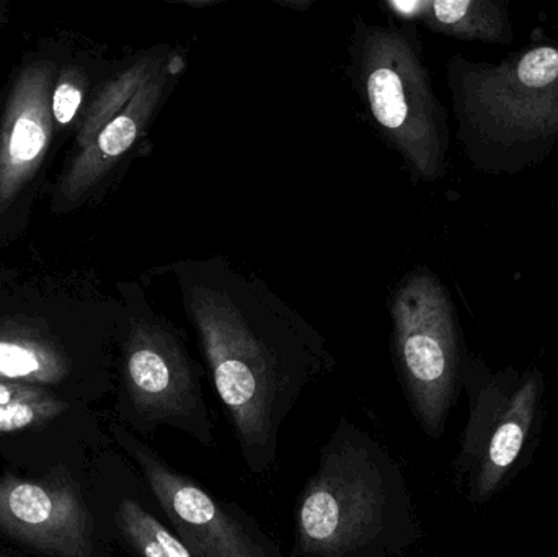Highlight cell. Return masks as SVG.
I'll return each mask as SVG.
<instances>
[{
  "mask_svg": "<svg viewBox=\"0 0 558 557\" xmlns=\"http://www.w3.org/2000/svg\"><path fill=\"white\" fill-rule=\"evenodd\" d=\"M159 270L175 280L245 467L265 476L277 464L286 419L305 389L333 370L327 342L265 281L221 255Z\"/></svg>",
  "mask_w": 558,
  "mask_h": 557,
  "instance_id": "cell-1",
  "label": "cell"
},
{
  "mask_svg": "<svg viewBox=\"0 0 558 557\" xmlns=\"http://www.w3.org/2000/svg\"><path fill=\"white\" fill-rule=\"evenodd\" d=\"M186 68L185 55L170 45L143 49L114 64L88 101L49 189L52 213L77 211L110 192L147 144Z\"/></svg>",
  "mask_w": 558,
  "mask_h": 557,
  "instance_id": "cell-5",
  "label": "cell"
},
{
  "mask_svg": "<svg viewBox=\"0 0 558 557\" xmlns=\"http://www.w3.org/2000/svg\"><path fill=\"white\" fill-rule=\"evenodd\" d=\"M61 39L26 55L0 108V247L28 225L54 156L51 90Z\"/></svg>",
  "mask_w": 558,
  "mask_h": 557,
  "instance_id": "cell-8",
  "label": "cell"
},
{
  "mask_svg": "<svg viewBox=\"0 0 558 557\" xmlns=\"http://www.w3.org/2000/svg\"><path fill=\"white\" fill-rule=\"evenodd\" d=\"M446 82L456 137L475 172L518 175L558 146V43H533L500 62L451 56Z\"/></svg>",
  "mask_w": 558,
  "mask_h": 557,
  "instance_id": "cell-3",
  "label": "cell"
},
{
  "mask_svg": "<svg viewBox=\"0 0 558 557\" xmlns=\"http://www.w3.org/2000/svg\"><path fill=\"white\" fill-rule=\"evenodd\" d=\"M415 22L461 41L507 46L514 39L510 7L504 0H416Z\"/></svg>",
  "mask_w": 558,
  "mask_h": 557,
  "instance_id": "cell-13",
  "label": "cell"
},
{
  "mask_svg": "<svg viewBox=\"0 0 558 557\" xmlns=\"http://www.w3.org/2000/svg\"><path fill=\"white\" fill-rule=\"evenodd\" d=\"M123 298L121 373L124 401L137 427L150 432L166 425L215 448L202 365L182 330L154 311L136 284L124 288Z\"/></svg>",
  "mask_w": 558,
  "mask_h": 557,
  "instance_id": "cell-6",
  "label": "cell"
},
{
  "mask_svg": "<svg viewBox=\"0 0 558 557\" xmlns=\"http://www.w3.org/2000/svg\"><path fill=\"white\" fill-rule=\"evenodd\" d=\"M114 522L128 545L141 557H193L177 533L131 497L118 504Z\"/></svg>",
  "mask_w": 558,
  "mask_h": 557,
  "instance_id": "cell-15",
  "label": "cell"
},
{
  "mask_svg": "<svg viewBox=\"0 0 558 557\" xmlns=\"http://www.w3.org/2000/svg\"><path fill=\"white\" fill-rule=\"evenodd\" d=\"M46 389L36 386L16 385V383L0 382V405L23 399H36L46 395Z\"/></svg>",
  "mask_w": 558,
  "mask_h": 557,
  "instance_id": "cell-17",
  "label": "cell"
},
{
  "mask_svg": "<svg viewBox=\"0 0 558 557\" xmlns=\"http://www.w3.org/2000/svg\"><path fill=\"white\" fill-rule=\"evenodd\" d=\"M348 77L380 141L413 183H436L449 169V117L433 87L415 23L379 25L356 16Z\"/></svg>",
  "mask_w": 558,
  "mask_h": 557,
  "instance_id": "cell-4",
  "label": "cell"
},
{
  "mask_svg": "<svg viewBox=\"0 0 558 557\" xmlns=\"http://www.w3.org/2000/svg\"><path fill=\"white\" fill-rule=\"evenodd\" d=\"M3 19H5V7L0 2V26H2Z\"/></svg>",
  "mask_w": 558,
  "mask_h": 557,
  "instance_id": "cell-18",
  "label": "cell"
},
{
  "mask_svg": "<svg viewBox=\"0 0 558 557\" xmlns=\"http://www.w3.org/2000/svg\"><path fill=\"white\" fill-rule=\"evenodd\" d=\"M71 363L58 343L33 327L0 326V382L41 388L68 378Z\"/></svg>",
  "mask_w": 558,
  "mask_h": 557,
  "instance_id": "cell-14",
  "label": "cell"
},
{
  "mask_svg": "<svg viewBox=\"0 0 558 557\" xmlns=\"http://www.w3.org/2000/svg\"><path fill=\"white\" fill-rule=\"evenodd\" d=\"M0 530L52 557H90L94 519L65 481H0Z\"/></svg>",
  "mask_w": 558,
  "mask_h": 557,
  "instance_id": "cell-11",
  "label": "cell"
},
{
  "mask_svg": "<svg viewBox=\"0 0 558 557\" xmlns=\"http://www.w3.org/2000/svg\"><path fill=\"white\" fill-rule=\"evenodd\" d=\"M413 540L399 464L373 435L341 419L299 499L294 555L393 557Z\"/></svg>",
  "mask_w": 558,
  "mask_h": 557,
  "instance_id": "cell-2",
  "label": "cell"
},
{
  "mask_svg": "<svg viewBox=\"0 0 558 557\" xmlns=\"http://www.w3.org/2000/svg\"><path fill=\"white\" fill-rule=\"evenodd\" d=\"M558 199V198H557Z\"/></svg>",
  "mask_w": 558,
  "mask_h": 557,
  "instance_id": "cell-20",
  "label": "cell"
},
{
  "mask_svg": "<svg viewBox=\"0 0 558 557\" xmlns=\"http://www.w3.org/2000/svg\"><path fill=\"white\" fill-rule=\"evenodd\" d=\"M117 62L107 61L104 52L77 46L74 39H61L58 71L51 90V114L56 140L64 143L74 136L88 101L98 85L113 71Z\"/></svg>",
  "mask_w": 558,
  "mask_h": 557,
  "instance_id": "cell-12",
  "label": "cell"
},
{
  "mask_svg": "<svg viewBox=\"0 0 558 557\" xmlns=\"http://www.w3.org/2000/svg\"><path fill=\"white\" fill-rule=\"evenodd\" d=\"M68 409V404L46 392L41 398L23 399L0 405V437L28 428L43 427L54 421Z\"/></svg>",
  "mask_w": 558,
  "mask_h": 557,
  "instance_id": "cell-16",
  "label": "cell"
},
{
  "mask_svg": "<svg viewBox=\"0 0 558 557\" xmlns=\"http://www.w3.org/2000/svg\"><path fill=\"white\" fill-rule=\"evenodd\" d=\"M0 557H2V556H0Z\"/></svg>",
  "mask_w": 558,
  "mask_h": 557,
  "instance_id": "cell-19",
  "label": "cell"
},
{
  "mask_svg": "<svg viewBox=\"0 0 558 557\" xmlns=\"http://www.w3.org/2000/svg\"><path fill=\"white\" fill-rule=\"evenodd\" d=\"M114 437L143 471L154 499L193 557H279L267 536L241 519V510L219 502L124 428L114 427Z\"/></svg>",
  "mask_w": 558,
  "mask_h": 557,
  "instance_id": "cell-10",
  "label": "cell"
},
{
  "mask_svg": "<svg viewBox=\"0 0 558 557\" xmlns=\"http://www.w3.org/2000/svg\"><path fill=\"white\" fill-rule=\"evenodd\" d=\"M462 383L471 391L472 408L458 467L468 476L472 500L485 502L520 458L539 405L543 376L536 368L492 375L468 355Z\"/></svg>",
  "mask_w": 558,
  "mask_h": 557,
  "instance_id": "cell-9",
  "label": "cell"
},
{
  "mask_svg": "<svg viewBox=\"0 0 558 557\" xmlns=\"http://www.w3.org/2000/svg\"><path fill=\"white\" fill-rule=\"evenodd\" d=\"M389 311L400 385L423 431L438 438L458 398L468 356L454 301L435 271L418 267L396 284Z\"/></svg>",
  "mask_w": 558,
  "mask_h": 557,
  "instance_id": "cell-7",
  "label": "cell"
}]
</instances>
